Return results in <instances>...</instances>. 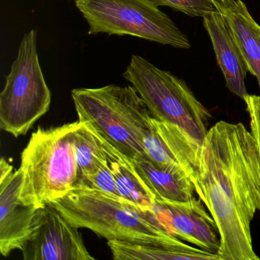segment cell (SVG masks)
Here are the masks:
<instances>
[{
	"label": "cell",
	"instance_id": "1",
	"mask_svg": "<svg viewBox=\"0 0 260 260\" xmlns=\"http://www.w3.org/2000/svg\"><path fill=\"white\" fill-rule=\"evenodd\" d=\"M220 234V260H258L251 222L260 211V155L242 123L218 121L208 130L191 179Z\"/></svg>",
	"mask_w": 260,
	"mask_h": 260
},
{
	"label": "cell",
	"instance_id": "2",
	"mask_svg": "<svg viewBox=\"0 0 260 260\" xmlns=\"http://www.w3.org/2000/svg\"><path fill=\"white\" fill-rule=\"evenodd\" d=\"M50 204L71 224L90 230L107 240L156 244L182 241L169 234L151 211L85 184Z\"/></svg>",
	"mask_w": 260,
	"mask_h": 260
},
{
	"label": "cell",
	"instance_id": "3",
	"mask_svg": "<svg viewBox=\"0 0 260 260\" xmlns=\"http://www.w3.org/2000/svg\"><path fill=\"white\" fill-rule=\"evenodd\" d=\"M71 95L79 121L89 124L128 159L149 158L144 140L153 117L132 85L80 88Z\"/></svg>",
	"mask_w": 260,
	"mask_h": 260
},
{
	"label": "cell",
	"instance_id": "4",
	"mask_svg": "<svg viewBox=\"0 0 260 260\" xmlns=\"http://www.w3.org/2000/svg\"><path fill=\"white\" fill-rule=\"evenodd\" d=\"M79 121L59 127H39L21 155L22 183L19 199L42 208L66 196L78 182L74 131Z\"/></svg>",
	"mask_w": 260,
	"mask_h": 260
},
{
	"label": "cell",
	"instance_id": "5",
	"mask_svg": "<svg viewBox=\"0 0 260 260\" xmlns=\"http://www.w3.org/2000/svg\"><path fill=\"white\" fill-rule=\"evenodd\" d=\"M122 77L139 94L153 118L180 127L202 144L211 115L185 81L137 54L132 55Z\"/></svg>",
	"mask_w": 260,
	"mask_h": 260
},
{
	"label": "cell",
	"instance_id": "6",
	"mask_svg": "<svg viewBox=\"0 0 260 260\" xmlns=\"http://www.w3.org/2000/svg\"><path fill=\"white\" fill-rule=\"evenodd\" d=\"M89 35L129 36L179 49L191 42L151 0H75Z\"/></svg>",
	"mask_w": 260,
	"mask_h": 260
},
{
	"label": "cell",
	"instance_id": "7",
	"mask_svg": "<svg viewBox=\"0 0 260 260\" xmlns=\"http://www.w3.org/2000/svg\"><path fill=\"white\" fill-rule=\"evenodd\" d=\"M37 37L32 29L22 38L0 93V127L15 138L26 135L51 106V92L39 61Z\"/></svg>",
	"mask_w": 260,
	"mask_h": 260
},
{
	"label": "cell",
	"instance_id": "8",
	"mask_svg": "<svg viewBox=\"0 0 260 260\" xmlns=\"http://www.w3.org/2000/svg\"><path fill=\"white\" fill-rule=\"evenodd\" d=\"M25 260H94L79 228L51 204L37 208L32 231L22 250Z\"/></svg>",
	"mask_w": 260,
	"mask_h": 260
},
{
	"label": "cell",
	"instance_id": "9",
	"mask_svg": "<svg viewBox=\"0 0 260 260\" xmlns=\"http://www.w3.org/2000/svg\"><path fill=\"white\" fill-rule=\"evenodd\" d=\"M205 206L196 198L183 202L155 199L151 211L173 237L217 254L220 246L218 228Z\"/></svg>",
	"mask_w": 260,
	"mask_h": 260
},
{
	"label": "cell",
	"instance_id": "10",
	"mask_svg": "<svg viewBox=\"0 0 260 260\" xmlns=\"http://www.w3.org/2000/svg\"><path fill=\"white\" fill-rule=\"evenodd\" d=\"M22 183L20 169L0 182V252L4 257L22 250L32 231L37 208L21 202Z\"/></svg>",
	"mask_w": 260,
	"mask_h": 260
},
{
	"label": "cell",
	"instance_id": "11",
	"mask_svg": "<svg viewBox=\"0 0 260 260\" xmlns=\"http://www.w3.org/2000/svg\"><path fill=\"white\" fill-rule=\"evenodd\" d=\"M203 21L226 87L243 100L248 95L245 84L247 67L224 16L217 12L204 18Z\"/></svg>",
	"mask_w": 260,
	"mask_h": 260
},
{
	"label": "cell",
	"instance_id": "12",
	"mask_svg": "<svg viewBox=\"0 0 260 260\" xmlns=\"http://www.w3.org/2000/svg\"><path fill=\"white\" fill-rule=\"evenodd\" d=\"M88 125L106 153L121 197L144 211H152L155 203V196L138 176L130 159L118 152L89 124Z\"/></svg>",
	"mask_w": 260,
	"mask_h": 260
},
{
	"label": "cell",
	"instance_id": "13",
	"mask_svg": "<svg viewBox=\"0 0 260 260\" xmlns=\"http://www.w3.org/2000/svg\"><path fill=\"white\" fill-rule=\"evenodd\" d=\"M115 260H220L217 254L181 241L175 244L108 240Z\"/></svg>",
	"mask_w": 260,
	"mask_h": 260
},
{
	"label": "cell",
	"instance_id": "14",
	"mask_svg": "<svg viewBox=\"0 0 260 260\" xmlns=\"http://www.w3.org/2000/svg\"><path fill=\"white\" fill-rule=\"evenodd\" d=\"M129 159L137 174L153 193L155 199L183 202L196 198L194 185L185 173L160 168L149 158Z\"/></svg>",
	"mask_w": 260,
	"mask_h": 260
},
{
	"label": "cell",
	"instance_id": "15",
	"mask_svg": "<svg viewBox=\"0 0 260 260\" xmlns=\"http://www.w3.org/2000/svg\"><path fill=\"white\" fill-rule=\"evenodd\" d=\"M248 71L255 76L260 88V25L254 20L243 0L223 13Z\"/></svg>",
	"mask_w": 260,
	"mask_h": 260
},
{
	"label": "cell",
	"instance_id": "16",
	"mask_svg": "<svg viewBox=\"0 0 260 260\" xmlns=\"http://www.w3.org/2000/svg\"><path fill=\"white\" fill-rule=\"evenodd\" d=\"M74 139L80 182L96 173L106 162L107 157L86 123L79 121Z\"/></svg>",
	"mask_w": 260,
	"mask_h": 260
},
{
	"label": "cell",
	"instance_id": "17",
	"mask_svg": "<svg viewBox=\"0 0 260 260\" xmlns=\"http://www.w3.org/2000/svg\"><path fill=\"white\" fill-rule=\"evenodd\" d=\"M151 1L158 7H169L191 17H201L204 19L209 15L218 12L210 0H151Z\"/></svg>",
	"mask_w": 260,
	"mask_h": 260
},
{
	"label": "cell",
	"instance_id": "18",
	"mask_svg": "<svg viewBox=\"0 0 260 260\" xmlns=\"http://www.w3.org/2000/svg\"><path fill=\"white\" fill-rule=\"evenodd\" d=\"M80 184L89 185V186L96 188L109 196L123 199L117 189L115 177L111 171L108 159L96 173L89 176L86 180L78 182L77 185H80Z\"/></svg>",
	"mask_w": 260,
	"mask_h": 260
},
{
	"label": "cell",
	"instance_id": "19",
	"mask_svg": "<svg viewBox=\"0 0 260 260\" xmlns=\"http://www.w3.org/2000/svg\"><path fill=\"white\" fill-rule=\"evenodd\" d=\"M243 101L246 103V110L249 114L250 132L256 143L260 155V96L248 94Z\"/></svg>",
	"mask_w": 260,
	"mask_h": 260
},
{
	"label": "cell",
	"instance_id": "20",
	"mask_svg": "<svg viewBox=\"0 0 260 260\" xmlns=\"http://www.w3.org/2000/svg\"><path fill=\"white\" fill-rule=\"evenodd\" d=\"M13 173V167L7 162V159L2 157L0 161V182L8 177Z\"/></svg>",
	"mask_w": 260,
	"mask_h": 260
},
{
	"label": "cell",
	"instance_id": "21",
	"mask_svg": "<svg viewBox=\"0 0 260 260\" xmlns=\"http://www.w3.org/2000/svg\"><path fill=\"white\" fill-rule=\"evenodd\" d=\"M210 1L212 3L217 11L222 14H223L228 9L231 8L235 3V0H210Z\"/></svg>",
	"mask_w": 260,
	"mask_h": 260
}]
</instances>
